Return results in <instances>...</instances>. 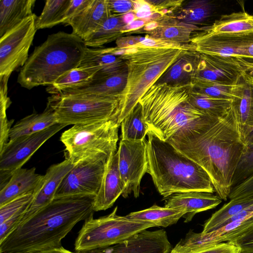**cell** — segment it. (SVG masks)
<instances>
[{
	"label": "cell",
	"mask_w": 253,
	"mask_h": 253,
	"mask_svg": "<svg viewBox=\"0 0 253 253\" xmlns=\"http://www.w3.org/2000/svg\"><path fill=\"white\" fill-rule=\"evenodd\" d=\"M127 77V68L126 67L114 75L93 80L80 88L61 93H87L120 97L126 86Z\"/></svg>",
	"instance_id": "28"
},
{
	"label": "cell",
	"mask_w": 253,
	"mask_h": 253,
	"mask_svg": "<svg viewBox=\"0 0 253 253\" xmlns=\"http://www.w3.org/2000/svg\"><path fill=\"white\" fill-rule=\"evenodd\" d=\"M190 85L191 90L193 92L211 97L236 101L241 99L243 82L241 80L238 84L224 85L194 78Z\"/></svg>",
	"instance_id": "33"
},
{
	"label": "cell",
	"mask_w": 253,
	"mask_h": 253,
	"mask_svg": "<svg viewBox=\"0 0 253 253\" xmlns=\"http://www.w3.org/2000/svg\"><path fill=\"white\" fill-rule=\"evenodd\" d=\"M122 18L123 21L126 25L130 24L137 19L135 14L132 11H130L122 15Z\"/></svg>",
	"instance_id": "50"
},
{
	"label": "cell",
	"mask_w": 253,
	"mask_h": 253,
	"mask_svg": "<svg viewBox=\"0 0 253 253\" xmlns=\"http://www.w3.org/2000/svg\"><path fill=\"white\" fill-rule=\"evenodd\" d=\"M195 50L191 43L174 47H147L137 44L125 48L120 57L127 68L126 86L120 96V123L138 103L146 90L186 50Z\"/></svg>",
	"instance_id": "6"
},
{
	"label": "cell",
	"mask_w": 253,
	"mask_h": 253,
	"mask_svg": "<svg viewBox=\"0 0 253 253\" xmlns=\"http://www.w3.org/2000/svg\"><path fill=\"white\" fill-rule=\"evenodd\" d=\"M96 73L92 69L78 67L60 77L46 91L52 95L80 88L91 82Z\"/></svg>",
	"instance_id": "32"
},
{
	"label": "cell",
	"mask_w": 253,
	"mask_h": 253,
	"mask_svg": "<svg viewBox=\"0 0 253 253\" xmlns=\"http://www.w3.org/2000/svg\"><path fill=\"white\" fill-rule=\"evenodd\" d=\"M11 104L9 97H2L0 98V151L9 140V133L13 120L8 121L6 111Z\"/></svg>",
	"instance_id": "40"
},
{
	"label": "cell",
	"mask_w": 253,
	"mask_h": 253,
	"mask_svg": "<svg viewBox=\"0 0 253 253\" xmlns=\"http://www.w3.org/2000/svg\"><path fill=\"white\" fill-rule=\"evenodd\" d=\"M158 25L159 23L157 21H152L146 23L143 27V29L147 33L157 28Z\"/></svg>",
	"instance_id": "51"
},
{
	"label": "cell",
	"mask_w": 253,
	"mask_h": 253,
	"mask_svg": "<svg viewBox=\"0 0 253 253\" xmlns=\"http://www.w3.org/2000/svg\"><path fill=\"white\" fill-rule=\"evenodd\" d=\"M126 25L122 16H111L106 19L96 31L84 41L87 47H99L117 40Z\"/></svg>",
	"instance_id": "36"
},
{
	"label": "cell",
	"mask_w": 253,
	"mask_h": 253,
	"mask_svg": "<svg viewBox=\"0 0 253 253\" xmlns=\"http://www.w3.org/2000/svg\"><path fill=\"white\" fill-rule=\"evenodd\" d=\"M47 105L53 111L57 124L66 126L110 121L120 123V97L60 93L48 97Z\"/></svg>",
	"instance_id": "7"
},
{
	"label": "cell",
	"mask_w": 253,
	"mask_h": 253,
	"mask_svg": "<svg viewBox=\"0 0 253 253\" xmlns=\"http://www.w3.org/2000/svg\"><path fill=\"white\" fill-rule=\"evenodd\" d=\"M111 16L107 0H92L86 8L65 24L71 26L72 33L85 41Z\"/></svg>",
	"instance_id": "19"
},
{
	"label": "cell",
	"mask_w": 253,
	"mask_h": 253,
	"mask_svg": "<svg viewBox=\"0 0 253 253\" xmlns=\"http://www.w3.org/2000/svg\"><path fill=\"white\" fill-rule=\"evenodd\" d=\"M66 126L57 124L36 133L8 140L0 151V188L45 142Z\"/></svg>",
	"instance_id": "12"
},
{
	"label": "cell",
	"mask_w": 253,
	"mask_h": 253,
	"mask_svg": "<svg viewBox=\"0 0 253 253\" xmlns=\"http://www.w3.org/2000/svg\"><path fill=\"white\" fill-rule=\"evenodd\" d=\"M241 247L232 242H222L197 250L190 253H240Z\"/></svg>",
	"instance_id": "41"
},
{
	"label": "cell",
	"mask_w": 253,
	"mask_h": 253,
	"mask_svg": "<svg viewBox=\"0 0 253 253\" xmlns=\"http://www.w3.org/2000/svg\"><path fill=\"white\" fill-rule=\"evenodd\" d=\"M240 253H253V250L241 248Z\"/></svg>",
	"instance_id": "53"
},
{
	"label": "cell",
	"mask_w": 253,
	"mask_h": 253,
	"mask_svg": "<svg viewBox=\"0 0 253 253\" xmlns=\"http://www.w3.org/2000/svg\"><path fill=\"white\" fill-rule=\"evenodd\" d=\"M114 48L87 47L78 67L90 68L96 71L97 73L93 80L104 78L119 73L127 67V66L120 56L114 54Z\"/></svg>",
	"instance_id": "22"
},
{
	"label": "cell",
	"mask_w": 253,
	"mask_h": 253,
	"mask_svg": "<svg viewBox=\"0 0 253 253\" xmlns=\"http://www.w3.org/2000/svg\"><path fill=\"white\" fill-rule=\"evenodd\" d=\"M191 85L155 84L139 100L148 132L164 141L205 114L191 103Z\"/></svg>",
	"instance_id": "5"
},
{
	"label": "cell",
	"mask_w": 253,
	"mask_h": 253,
	"mask_svg": "<svg viewBox=\"0 0 253 253\" xmlns=\"http://www.w3.org/2000/svg\"><path fill=\"white\" fill-rule=\"evenodd\" d=\"M159 25L147 32V36L159 41L180 45L190 43L192 35L202 28L178 21L173 16L166 15L157 21Z\"/></svg>",
	"instance_id": "23"
},
{
	"label": "cell",
	"mask_w": 253,
	"mask_h": 253,
	"mask_svg": "<svg viewBox=\"0 0 253 253\" xmlns=\"http://www.w3.org/2000/svg\"><path fill=\"white\" fill-rule=\"evenodd\" d=\"M122 139L140 141L145 139L148 128L142 107L138 103L121 123Z\"/></svg>",
	"instance_id": "34"
},
{
	"label": "cell",
	"mask_w": 253,
	"mask_h": 253,
	"mask_svg": "<svg viewBox=\"0 0 253 253\" xmlns=\"http://www.w3.org/2000/svg\"><path fill=\"white\" fill-rule=\"evenodd\" d=\"M190 43L199 53L253 58V31L208 35L199 31Z\"/></svg>",
	"instance_id": "13"
},
{
	"label": "cell",
	"mask_w": 253,
	"mask_h": 253,
	"mask_svg": "<svg viewBox=\"0 0 253 253\" xmlns=\"http://www.w3.org/2000/svg\"><path fill=\"white\" fill-rule=\"evenodd\" d=\"M25 253H73L62 246L58 248H52L44 250L37 251L32 252H28Z\"/></svg>",
	"instance_id": "49"
},
{
	"label": "cell",
	"mask_w": 253,
	"mask_h": 253,
	"mask_svg": "<svg viewBox=\"0 0 253 253\" xmlns=\"http://www.w3.org/2000/svg\"><path fill=\"white\" fill-rule=\"evenodd\" d=\"M186 214L184 211L154 205L148 209L130 212L126 216L132 219L151 223L155 226L167 227L177 223Z\"/></svg>",
	"instance_id": "31"
},
{
	"label": "cell",
	"mask_w": 253,
	"mask_h": 253,
	"mask_svg": "<svg viewBox=\"0 0 253 253\" xmlns=\"http://www.w3.org/2000/svg\"><path fill=\"white\" fill-rule=\"evenodd\" d=\"M111 16H120L133 9L132 0H107Z\"/></svg>",
	"instance_id": "43"
},
{
	"label": "cell",
	"mask_w": 253,
	"mask_h": 253,
	"mask_svg": "<svg viewBox=\"0 0 253 253\" xmlns=\"http://www.w3.org/2000/svg\"><path fill=\"white\" fill-rule=\"evenodd\" d=\"M172 249L165 230L147 229L111 246L75 253H169Z\"/></svg>",
	"instance_id": "16"
},
{
	"label": "cell",
	"mask_w": 253,
	"mask_h": 253,
	"mask_svg": "<svg viewBox=\"0 0 253 253\" xmlns=\"http://www.w3.org/2000/svg\"><path fill=\"white\" fill-rule=\"evenodd\" d=\"M126 189L118 166L117 152L109 162L101 185L93 202L94 211H104L111 208Z\"/></svg>",
	"instance_id": "21"
},
{
	"label": "cell",
	"mask_w": 253,
	"mask_h": 253,
	"mask_svg": "<svg viewBox=\"0 0 253 253\" xmlns=\"http://www.w3.org/2000/svg\"><path fill=\"white\" fill-rule=\"evenodd\" d=\"M215 9V4L211 1L193 0L182 6L178 15L173 17L178 21L197 26L208 20Z\"/></svg>",
	"instance_id": "35"
},
{
	"label": "cell",
	"mask_w": 253,
	"mask_h": 253,
	"mask_svg": "<svg viewBox=\"0 0 253 253\" xmlns=\"http://www.w3.org/2000/svg\"><path fill=\"white\" fill-rule=\"evenodd\" d=\"M74 165L70 160L66 158L63 161L54 164L47 169L34 193V197L29 208L19 225L30 219L53 200L61 181Z\"/></svg>",
	"instance_id": "17"
},
{
	"label": "cell",
	"mask_w": 253,
	"mask_h": 253,
	"mask_svg": "<svg viewBox=\"0 0 253 253\" xmlns=\"http://www.w3.org/2000/svg\"><path fill=\"white\" fill-rule=\"evenodd\" d=\"M208 35L253 31V15L246 12L223 15L210 26L200 30Z\"/></svg>",
	"instance_id": "30"
},
{
	"label": "cell",
	"mask_w": 253,
	"mask_h": 253,
	"mask_svg": "<svg viewBox=\"0 0 253 253\" xmlns=\"http://www.w3.org/2000/svg\"><path fill=\"white\" fill-rule=\"evenodd\" d=\"M35 0H0V38L33 14Z\"/></svg>",
	"instance_id": "27"
},
{
	"label": "cell",
	"mask_w": 253,
	"mask_h": 253,
	"mask_svg": "<svg viewBox=\"0 0 253 253\" xmlns=\"http://www.w3.org/2000/svg\"><path fill=\"white\" fill-rule=\"evenodd\" d=\"M237 57L241 64L245 68L246 72L253 73V58Z\"/></svg>",
	"instance_id": "48"
},
{
	"label": "cell",
	"mask_w": 253,
	"mask_h": 253,
	"mask_svg": "<svg viewBox=\"0 0 253 253\" xmlns=\"http://www.w3.org/2000/svg\"><path fill=\"white\" fill-rule=\"evenodd\" d=\"M200 54L195 50L184 51L155 83L170 85L191 84L195 76Z\"/></svg>",
	"instance_id": "25"
},
{
	"label": "cell",
	"mask_w": 253,
	"mask_h": 253,
	"mask_svg": "<svg viewBox=\"0 0 253 253\" xmlns=\"http://www.w3.org/2000/svg\"><path fill=\"white\" fill-rule=\"evenodd\" d=\"M146 23V22L143 19H136L130 24L126 25L124 27L122 33L138 30L143 27Z\"/></svg>",
	"instance_id": "46"
},
{
	"label": "cell",
	"mask_w": 253,
	"mask_h": 253,
	"mask_svg": "<svg viewBox=\"0 0 253 253\" xmlns=\"http://www.w3.org/2000/svg\"><path fill=\"white\" fill-rule=\"evenodd\" d=\"M210 177L217 195L227 201L233 175L247 145L237 101L218 119L203 117L168 140Z\"/></svg>",
	"instance_id": "1"
},
{
	"label": "cell",
	"mask_w": 253,
	"mask_h": 253,
	"mask_svg": "<svg viewBox=\"0 0 253 253\" xmlns=\"http://www.w3.org/2000/svg\"><path fill=\"white\" fill-rule=\"evenodd\" d=\"M43 175L36 172V168H21L15 171L0 188V206L23 195L35 193Z\"/></svg>",
	"instance_id": "24"
},
{
	"label": "cell",
	"mask_w": 253,
	"mask_h": 253,
	"mask_svg": "<svg viewBox=\"0 0 253 253\" xmlns=\"http://www.w3.org/2000/svg\"><path fill=\"white\" fill-rule=\"evenodd\" d=\"M139 37H126L119 38L116 41L117 47L119 48H126V47L137 44L139 41Z\"/></svg>",
	"instance_id": "45"
},
{
	"label": "cell",
	"mask_w": 253,
	"mask_h": 253,
	"mask_svg": "<svg viewBox=\"0 0 253 253\" xmlns=\"http://www.w3.org/2000/svg\"><path fill=\"white\" fill-rule=\"evenodd\" d=\"M221 202L222 200L213 193L187 192L175 193L168 197L165 207L185 211V222H187L190 221L196 214L214 209Z\"/></svg>",
	"instance_id": "20"
},
{
	"label": "cell",
	"mask_w": 253,
	"mask_h": 253,
	"mask_svg": "<svg viewBox=\"0 0 253 253\" xmlns=\"http://www.w3.org/2000/svg\"><path fill=\"white\" fill-rule=\"evenodd\" d=\"M199 54L200 60L194 78L224 85L240 83L246 69L237 57Z\"/></svg>",
	"instance_id": "15"
},
{
	"label": "cell",
	"mask_w": 253,
	"mask_h": 253,
	"mask_svg": "<svg viewBox=\"0 0 253 253\" xmlns=\"http://www.w3.org/2000/svg\"><path fill=\"white\" fill-rule=\"evenodd\" d=\"M192 105L205 115L213 119L223 116L230 108L234 101L208 96L200 93L190 92Z\"/></svg>",
	"instance_id": "37"
},
{
	"label": "cell",
	"mask_w": 253,
	"mask_h": 253,
	"mask_svg": "<svg viewBox=\"0 0 253 253\" xmlns=\"http://www.w3.org/2000/svg\"><path fill=\"white\" fill-rule=\"evenodd\" d=\"M242 78L248 86L250 95V110L247 122L243 126L244 133H246L253 129V73L245 72Z\"/></svg>",
	"instance_id": "42"
},
{
	"label": "cell",
	"mask_w": 253,
	"mask_h": 253,
	"mask_svg": "<svg viewBox=\"0 0 253 253\" xmlns=\"http://www.w3.org/2000/svg\"><path fill=\"white\" fill-rule=\"evenodd\" d=\"M57 124L53 111L47 105L42 113L28 115L12 126L9 133V140L36 133Z\"/></svg>",
	"instance_id": "29"
},
{
	"label": "cell",
	"mask_w": 253,
	"mask_h": 253,
	"mask_svg": "<svg viewBox=\"0 0 253 253\" xmlns=\"http://www.w3.org/2000/svg\"><path fill=\"white\" fill-rule=\"evenodd\" d=\"M245 140L247 145L253 144V129L245 134Z\"/></svg>",
	"instance_id": "52"
},
{
	"label": "cell",
	"mask_w": 253,
	"mask_h": 253,
	"mask_svg": "<svg viewBox=\"0 0 253 253\" xmlns=\"http://www.w3.org/2000/svg\"><path fill=\"white\" fill-rule=\"evenodd\" d=\"M120 126L119 121L73 125L60 137L66 158L75 165L89 158L114 155Z\"/></svg>",
	"instance_id": "8"
},
{
	"label": "cell",
	"mask_w": 253,
	"mask_h": 253,
	"mask_svg": "<svg viewBox=\"0 0 253 253\" xmlns=\"http://www.w3.org/2000/svg\"><path fill=\"white\" fill-rule=\"evenodd\" d=\"M146 139L130 141L121 139L117 152L118 166L126 189L122 194L126 198L131 193L134 197L139 196L140 182L147 172Z\"/></svg>",
	"instance_id": "14"
},
{
	"label": "cell",
	"mask_w": 253,
	"mask_h": 253,
	"mask_svg": "<svg viewBox=\"0 0 253 253\" xmlns=\"http://www.w3.org/2000/svg\"><path fill=\"white\" fill-rule=\"evenodd\" d=\"M113 156L100 155L76 164L63 179L54 199L74 196H96Z\"/></svg>",
	"instance_id": "10"
},
{
	"label": "cell",
	"mask_w": 253,
	"mask_h": 253,
	"mask_svg": "<svg viewBox=\"0 0 253 253\" xmlns=\"http://www.w3.org/2000/svg\"><path fill=\"white\" fill-rule=\"evenodd\" d=\"M118 207L109 214L84 220L75 243L76 252L86 251L121 243L140 232L155 227L153 224L117 214Z\"/></svg>",
	"instance_id": "9"
},
{
	"label": "cell",
	"mask_w": 253,
	"mask_h": 253,
	"mask_svg": "<svg viewBox=\"0 0 253 253\" xmlns=\"http://www.w3.org/2000/svg\"><path fill=\"white\" fill-rule=\"evenodd\" d=\"M34 197V193L26 194L0 206V243L18 227Z\"/></svg>",
	"instance_id": "26"
},
{
	"label": "cell",
	"mask_w": 253,
	"mask_h": 253,
	"mask_svg": "<svg viewBox=\"0 0 253 253\" xmlns=\"http://www.w3.org/2000/svg\"><path fill=\"white\" fill-rule=\"evenodd\" d=\"M87 48L84 41L72 33L60 31L49 35L29 56L20 69L17 82L28 89L51 85L80 65Z\"/></svg>",
	"instance_id": "4"
},
{
	"label": "cell",
	"mask_w": 253,
	"mask_h": 253,
	"mask_svg": "<svg viewBox=\"0 0 253 253\" xmlns=\"http://www.w3.org/2000/svg\"><path fill=\"white\" fill-rule=\"evenodd\" d=\"M253 175V144L247 145L244 151L233 176L231 189Z\"/></svg>",
	"instance_id": "39"
},
{
	"label": "cell",
	"mask_w": 253,
	"mask_h": 253,
	"mask_svg": "<svg viewBox=\"0 0 253 253\" xmlns=\"http://www.w3.org/2000/svg\"><path fill=\"white\" fill-rule=\"evenodd\" d=\"M241 248L253 250V231L236 243Z\"/></svg>",
	"instance_id": "47"
},
{
	"label": "cell",
	"mask_w": 253,
	"mask_h": 253,
	"mask_svg": "<svg viewBox=\"0 0 253 253\" xmlns=\"http://www.w3.org/2000/svg\"><path fill=\"white\" fill-rule=\"evenodd\" d=\"M37 18L33 13L0 38V77H9L27 61L38 30Z\"/></svg>",
	"instance_id": "11"
},
{
	"label": "cell",
	"mask_w": 253,
	"mask_h": 253,
	"mask_svg": "<svg viewBox=\"0 0 253 253\" xmlns=\"http://www.w3.org/2000/svg\"><path fill=\"white\" fill-rule=\"evenodd\" d=\"M95 197L54 199L0 243V253H25L61 247L62 240L75 225L93 214Z\"/></svg>",
	"instance_id": "2"
},
{
	"label": "cell",
	"mask_w": 253,
	"mask_h": 253,
	"mask_svg": "<svg viewBox=\"0 0 253 253\" xmlns=\"http://www.w3.org/2000/svg\"><path fill=\"white\" fill-rule=\"evenodd\" d=\"M91 1L92 0H70L63 24H65L68 20L86 8Z\"/></svg>",
	"instance_id": "44"
},
{
	"label": "cell",
	"mask_w": 253,
	"mask_h": 253,
	"mask_svg": "<svg viewBox=\"0 0 253 253\" xmlns=\"http://www.w3.org/2000/svg\"><path fill=\"white\" fill-rule=\"evenodd\" d=\"M147 135V172L162 196L167 198L178 193L215 192L210 177L199 165L169 141L150 132Z\"/></svg>",
	"instance_id": "3"
},
{
	"label": "cell",
	"mask_w": 253,
	"mask_h": 253,
	"mask_svg": "<svg viewBox=\"0 0 253 253\" xmlns=\"http://www.w3.org/2000/svg\"><path fill=\"white\" fill-rule=\"evenodd\" d=\"M70 0H47L42 12L36 19L37 30L49 28L63 24Z\"/></svg>",
	"instance_id": "38"
},
{
	"label": "cell",
	"mask_w": 253,
	"mask_h": 253,
	"mask_svg": "<svg viewBox=\"0 0 253 253\" xmlns=\"http://www.w3.org/2000/svg\"><path fill=\"white\" fill-rule=\"evenodd\" d=\"M253 231V213L239 218L215 230L202 234L193 232L190 237L191 244L202 248L222 242L236 243Z\"/></svg>",
	"instance_id": "18"
}]
</instances>
